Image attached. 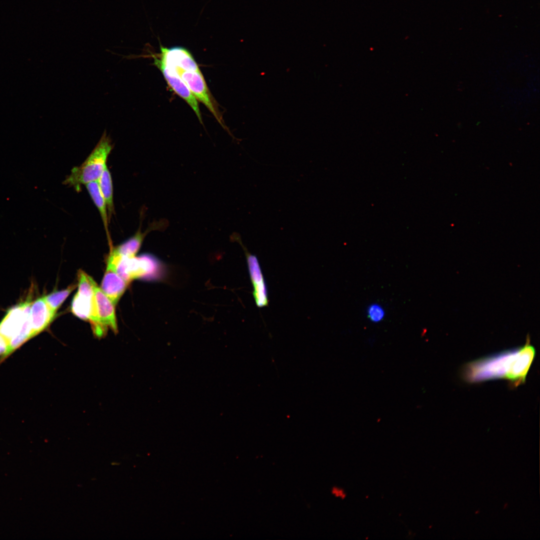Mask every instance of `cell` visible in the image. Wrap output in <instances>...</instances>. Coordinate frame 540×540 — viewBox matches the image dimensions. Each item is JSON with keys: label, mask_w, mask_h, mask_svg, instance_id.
<instances>
[{"label": "cell", "mask_w": 540, "mask_h": 540, "mask_svg": "<svg viewBox=\"0 0 540 540\" xmlns=\"http://www.w3.org/2000/svg\"><path fill=\"white\" fill-rule=\"evenodd\" d=\"M328 441L311 443L298 451L289 464L283 462L280 453L271 467L246 486L227 494L222 503L242 512L264 514L271 512L278 501L292 470L301 462L328 456Z\"/></svg>", "instance_id": "obj_5"}, {"label": "cell", "mask_w": 540, "mask_h": 540, "mask_svg": "<svg viewBox=\"0 0 540 540\" xmlns=\"http://www.w3.org/2000/svg\"><path fill=\"white\" fill-rule=\"evenodd\" d=\"M180 394L198 423L209 458L217 471V448L220 443L214 412L201 384L194 362L184 363L169 370Z\"/></svg>", "instance_id": "obj_6"}, {"label": "cell", "mask_w": 540, "mask_h": 540, "mask_svg": "<svg viewBox=\"0 0 540 540\" xmlns=\"http://www.w3.org/2000/svg\"><path fill=\"white\" fill-rule=\"evenodd\" d=\"M227 288L212 260L170 321L158 332L147 334L128 360V368L146 375L153 383L165 370L195 362L214 334L216 314L227 296Z\"/></svg>", "instance_id": "obj_1"}, {"label": "cell", "mask_w": 540, "mask_h": 540, "mask_svg": "<svg viewBox=\"0 0 540 540\" xmlns=\"http://www.w3.org/2000/svg\"><path fill=\"white\" fill-rule=\"evenodd\" d=\"M215 525L230 540H333L330 530L311 515L297 509L279 514H255L221 503Z\"/></svg>", "instance_id": "obj_4"}, {"label": "cell", "mask_w": 540, "mask_h": 540, "mask_svg": "<svg viewBox=\"0 0 540 540\" xmlns=\"http://www.w3.org/2000/svg\"><path fill=\"white\" fill-rule=\"evenodd\" d=\"M212 540H230L226 532L218 525L214 526V534Z\"/></svg>", "instance_id": "obj_9"}, {"label": "cell", "mask_w": 540, "mask_h": 540, "mask_svg": "<svg viewBox=\"0 0 540 540\" xmlns=\"http://www.w3.org/2000/svg\"><path fill=\"white\" fill-rule=\"evenodd\" d=\"M335 130L344 134L352 142L393 199L412 212L434 242L449 256L450 251L443 232L417 180L396 130L370 137Z\"/></svg>", "instance_id": "obj_2"}, {"label": "cell", "mask_w": 540, "mask_h": 540, "mask_svg": "<svg viewBox=\"0 0 540 540\" xmlns=\"http://www.w3.org/2000/svg\"><path fill=\"white\" fill-rule=\"evenodd\" d=\"M306 114L308 117L307 128L323 143L335 167L351 186L380 211L399 243L405 248L395 200L383 186L371 166L344 134L329 128L309 111H306Z\"/></svg>", "instance_id": "obj_3"}, {"label": "cell", "mask_w": 540, "mask_h": 540, "mask_svg": "<svg viewBox=\"0 0 540 540\" xmlns=\"http://www.w3.org/2000/svg\"><path fill=\"white\" fill-rule=\"evenodd\" d=\"M201 384L211 403L219 440L229 424L226 368L222 347L215 335L209 338L194 362Z\"/></svg>", "instance_id": "obj_7"}, {"label": "cell", "mask_w": 540, "mask_h": 540, "mask_svg": "<svg viewBox=\"0 0 540 540\" xmlns=\"http://www.w3.org/2000/svg\"><path fill=\"white\" fill-rule=\"evenodd\" d=\"M469 471H465V475L469 480H473L479 488L486 495L489 501L493 524L495 528V534L497 540H523L516 518L512 511L499 506L495 503L492 495L485 489V485L482 482L481 476L478 471L474 470V467H469Z\"/></svg>", "instance_id": "obj_8"}]
</instances>
